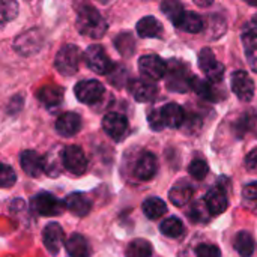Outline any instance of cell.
Returning a JSON list of instances; mask_svg holds the SVG:
<instances>
[{"label": "cell", "mask_w": 257, "mask_h": 257, "mask_svg": "<svg viewBox=\"0 0 257 257\" xmlns=\"http://www.w3.org/2000/svg\"><path fill=\"white\" fill-rule=\"evenodd\" d=\"M77 29L84 36L102 38L107 32V23L93 6L84 5L77 14Z\"/></svg>", "instance_id": "1"}, {"label": "cell", "mask_w": 257, "mask_h": 257, "mask_svg": "<svg viewBox=\"0 0 257 257\" xmlns=\"http://www.w3.org/2000/svg\"><path fill=\"white\" fill-rule=\"evenodd\" d=\"M81 59H83V53L80 51V48L77 45L68 44L57 51L54 59V66L60 74L69 77L78 71Z\"/></svg>", "instance_id": "2"}, {"label": "cell", "mask_w": 257, "mask_h": 257, "mask_svg": "<svg viewBox=\"0 0 257 257\" xmlns=\"http://www.w3.org/2000/svg\"><path fill=\"white\" fill-rule=\"evenodd\" d=\"M191 75L188 74V66L179 60H172L167 65L166 72V86L172 92L184 93L190 89Z\"/></svg>", "instance_id": "3"}, {"label": "cell", "mask_w": 257, "mask_h": 257, "mask_svg": "<svg viewBox=\"0 0 257 257\" xmlns=\"http://www.w3.org/2000/svg\"><path fill=\"white\" fill-rule=\"evenodd\" d=\"M30 208L39 215L44 217H57L65 211V203L60 202L51 193H38L30 200Z\"/></svg>", "instance_id": "4"}, {"label": "cell", "mask_w": 257, "mask_h": 257, "mask_svg": "<svg viewBox=\"0 0 257 257\" xmlns=\"http://www.w3.org/2000/svg\"><path fill=\"white\" fill-rule=\"evenodd\" d=\"M83 57H84V62H86L87 68L92 69L96 74L105 75V74H110L111 69L114 68L111 60H110V57L107 56L105 50L101 45H90V47H87V50L83 54Z\"/></svg>", "instance_id": "5"}, {"label": "cell", "mask_w": 257, "mask_h": 257, "mask_svg": "<svg viewBox=\"0 0 257 257\" xmlns=\"http://www.w3.org/2000/svg\"><path fill=\"white\" fill-rule=\"evenodd\" d=\"M44 45V33L39 29H30L24 33H21L15 42L14 48L21 56H30L38 53Z\"/></svg>", "instance_id": "6"}, {"label": "cell", "mask_w": 257, "mask_h": 257, "mask_svg": "<svg viewBox=\"0 0 257 257\" xmlns=\"http://www.w3.org/2000/svg\"><path fill=\"white\" fill-rule=\"evenodd\" d=\"M199 66L211 83H220L224 77V65L217 60L214 51L208 47L202 48L199 53Z\"/></svg>", "instance_id": "7"}, {"label": "cell", "mask_w": 257, "mask_h": 257, "mask_svg": "<svg viewBox=\"0 0 257 257\" xmlns=\"http://www.w3.org/2000/svg\"><path fill=\"white\" fill-rule=\"evenodd\" d=\"M139 69L146 77V80H161L166 77L167 72V63L157 54H146L142 56L139 60Z\"/></svg>", "instance_id": "8"}, {"label": "cell", "mask_w": 257, "mask_h": 257, "mask_svg": "<svg viewBox=\"0 0 257 257\" xmlns=\"http://www.w3.org/2000/svg\"><path fill=\"white\" fill-rule=\"evenodd\" d=\"M63 167L77 176L87 170V158L80 146L71 145L63 149Z\"/></svg>", "instance_id": "9"}, {"label": "cell", "mask_w": 257, "mask_h": 257, "mask_svg": "<svg viewBox=\"0 0 257 257\" xmlns=\"http://www.w3.org/2000/svg\"><path fill=\"white\" fill-rule=\"evenodd\" d=\"M105 89L104 86L98 81V80H84V81H78L74 87V93L77 96V99L80 102L84 104H95L98 102L102 95H104Z\"/></svg>", "instance_id": "10"}, {"label": "cell", "mask_w": 257, "mask_h": 257, "mask_svg": "<svg viewBox=\"0 0 257 257\" xmlns=\"http://www.w3.org/2000/svg\"><path fill=\"white\" fill-rule=\"evenodd\" d=\"M232 92L244 102H248L254 96V81L245 71H236L230 77Z\"/></svg>", "instance_id": "11"}, {"label": "cell", "mask_w": 257, "mask_h": 257, "mask_svg": "<svg viewBox=\"0 0 257 257\" xmlns=\"http://www.w3.org/2000/svg\"><path fill=\"white\" fill-rule=\"evenodd\" d=\"M102 128L108 137L119 142L128 133V120L120 113H108L102 119Z\"/></svg>", "instance_id": "12"}, {"label": "cell", "mask_w": 257, "mask_h": 257, "mask_svg": "<svg viewBox=\"0 0 257 257\" xmlns=\"http://www.w3.org/2000/svg\"><path fill=\"white\" fill-rule=\"evenodd\" d=\"M128 90L137 102H149V101L155 99V96L158 93L157 84H154L151 80H145V78H137V80L130 81Z\"/></svg>", "instance_id": "13"}, {"label": "cell", "mask_w": 257, "mask_h": 257, "mask_svg": "<svg viewBox=\"0 0 257 257\" xmlns=\"http://www.w3.org/2000/svg\"><path fill=\"white\" fill-rule=\"evenodd\" d=\"M42 239L45 248L51 254H57L65 244V233L59 223H48L42 232Z\"/></svg>", "instance_id": "14"}, {"label": "cell", "mask_w": 257, "mask_h": 257, "mask_svg": "<svg viewBox=\"0 0 257 257\" xmlns=\"http://www.w3.org/2000/svg\"><path fill=\"white\" fill-rule=\"evenodd\" d=\"M158 170V161L157 157L151 152H145L140 155V158L136 163L134 167V175L140 181H151Z\"/></svg>", "instance_id": "15"}, {"label": "cell", "mask_w": 257, "mask_h": 257, "mask_svg": "<svg viewBox=\"0 0 257 257\" xmlns=\"http://www.w3.org/2000/svg\"><path fill=\"white\" fill-rule=\"evenodd\" d=\"M203 202H205V205H206V208H208V211H209L211 215H220V214H223L227 209V205H229L226 191L221 187L211 188L206 193Z\"/></svg>", "instance_id": "16"}, {"label": "cell", "mask_w": 257, "mask_h": 257, "mask_svg": "<svg viewBox=\"0 0 257 257\" xmlns=\"http://www.w3.org/2000/svg\"><path fill=\"white\" fill-rule=\"evenodd\" d=\"M81 130V117L77 113L66 111L56 120V131L63 137H72Z\"/></svg>", "instance_id": "17"}, {"label": "cell", "mask_w": 257, "mask_h": 257, "mask_svg": "<svg viewBox=\"0 0 257 257\" xmlns=\"http://www.w3.org/2000/svg\"><path fill=\"white\" fill-rule=\"evenodd\" d=\"M63 203H65V208L77 217H86L92 209L90 200L80 193H72V194L66 196Z\"/></svg>", "instance_id": "18"}, {"label": "cell", "mask_w": 257, "mask_h": 257, "mask_svg": "<svg viewBox=\"0 0 257 257\" xmlns=\"http://www.w3.org/2000/svg\"><path fill=\"white\" fill-rule=\"evenodd\" d=\"M20 164L24 173H27L32 178H39L44 172L42 158L35 151H24L20 157Z\"/></svg>", "instance_id": "19"}, {"label": "cell", "mask_w": 257, "mask_h": 257, "mask_svg": "<svg viewBox=\"0 0 257 257\" xmlns=\"http://www.w3.org/2000/svg\"><path fill=\"white\" fill-rule=\"evenodd\" d=\"M161 116H163L164 126H169V128H179L185 122V113L182 107L175 102L164 105L161 108Z\"/></svg>", "instance_id": "20"}, {"label": "cell", "mask_w": 257, "mask_h": 257, "mask_svg": "<svg viewBox=\"0 0 257 257\" xmlns=\"http://www.w3.org/2000/svg\"><path fill=\"white\" fill-rule=\"evenodd\" d=\"M65 247L69 257H89L90 254V245L87 239L80 233L71 235L65 242Z\"/></svg>", "instance_id": "21"}, {"label": "cell", "mask_w": 257, "mask_h": 257, "mask_svg": "<svg viewBox=\"0 0 257 257\" xmlns=\"http://www.w3.org/2000/svg\"><path fill=\"white\" fill-rule=\"evenodd\" d=\"M36 96L45 107H54V105H59L62 102L63 89L56 86V84H47L38 90Z\"/></svg>", "instance_id": "22"}, {"label": "cell", "mask_w": 257, "mask_h": 257, "mask_svg": "<svg viewBox=\"0 0 257 257\" xmlns=\"http://www.w3.org/2000/svg\"><path fill=\"white\" fill-rule=\"evenodd\" d=\"M137 33L142 38H161L163 26L155 17H143L137 23Z\"/></svg>", "instance_id": "23"}, {"label": "cell", "mask_w": 257, "mask_h": 257, "mask_svg": "<svg viewBox=\"0 0 257 257\" xmlns=\"http://www.w3.org/2000/svg\"><path fill=\"white\" fill-rule=\"evenodd\" d=\"M42 167L47 175L57 176L63 167V149L54 148L51 152H48L45 158H42Z\"/></svg>", "instance_id": "24"}, {"label": "cell", "mask_w": 257, "mask_h": 257, "mask_svg": "<svg viewBox=\"0 0 257 257\" xmlns=\"http://www.w3.org/2000/svg\"><path fill=\"white\" fill-rule=\"evenodd\" d=\"M175 26L179 30H184L188 33H199L203 29V20L197 14L187 11L181 15V18L175 23Z\"/></svg>", "instance_id": "25"}, {"label": "cell", "mask_w": 257, "mask_h": 257, "mask_svg": "<svg viewBox=\"0 0 257 257\" xmlns=\"http://www.w3.org/2000/svg\"><path fill=\"white\" fill-rule=\"evenodd\" d=\"M193 197V187L185 184V182H181L178 185H175L170 193H169V199L170 202L175 205V206H184L187 205Z\"/></svg>", "instance_id": "26"}, {"label": "cell", "mask_w": 257, "mask_h": 257, "mask_svg": "<svg viewBox=\"0 0 257 257\" xmlns=\"http://www.w3.org/2000/svg\"><path fill=\"white\" fill-rule=\"evenodd\" d=\"M142 209L149 220H158L167 212V205L160 197H149L143 202Z\"/></svg>", "instance_id": "27"}, {"label": "cell", "mask_w": 257, "mask_h": 257, "mask_svg": "<svg viewBox=\"0 0 257 257\" xmlns=\"http://www.w3.org/2000/svg\"><path fill=\"white\" fill-rule=\"evenodd\" d=\"M233 247L241 257H251L254 253V239L248 232H239L233 239Z\"/></svg>", "instance_id": "28"}, {"label": "cell", "mask_w": 257, "mask_h": 257, "mask_svg": "<svg viewBox=\"0 0 257 257\" xmlns=\"http://www.w3.org/2000/svg\"><path fill=\"white\" fill-rule=\"evenodd\" d=\"M190 89H193L199 96L205 98V99H209V101H217L218 95L214 89V84L209 83V81H205L199 77H191L190 80Z\"/></svg>", "instance_id": "29"}, {"label": "cell", "mask_w": 257, "mask_h": 257, "mask_svg": "<svg viewBox=\"0 0 257 257\" xmlns=\"http://www.w3.org/2000/svg\"><path fill=\"white\" fill-rule=\"evenodd\" d=\"M126 257H151L152 256V245L146 239H134L130 242L125 251Z\"/></svg>", "instance_id": "30"}, {"label": "cell", "mask_w": 257, "mask_h": 257, "mask_svg": "<svg viewBox=\"0 0 257 257\" xmlns=\"http://www.w3.org/2000/svg\"><path fill=\"white\" fill-rule=\"evenodd\" d=\"M160 230L167 238H179L184 235V223L176 217H170L161 223Z\"/></svg>", "instance_id": "31"}, {"label": "cell", "mask_w": 257, "mask_h": 257, "mask_svg": "<svg viewBox=\"0 0 257 257\" xmlns=\"http://www.w3.org/2000/svg\"><path fill=\"white\" fill-rule=\"evenodd\" d=\"M18 15V3L14 0H0V26L12 21Z\"/></svg>", "instance_id": "32"}, {"label": "cell", "mask_w": 257, "mask_h": 257, "mask_svg": "<svg viewBox=\"0 0 257 257\" xmlns=\"http://www.w3.org/2000/svg\"><path fill=\"white\" fill-rule=\"evenodd\" d=\"M161 11L166 14V17H167L173 24H175V23L181 18V15L185 12L184 8H182V5H181L179 2H175V0L163 2V3H161Z\"/></svg>", "instance_id": "33"}, {"label": "cell", "mask_w": 257, "mask_h": 257, "mask_svg": "<svg viewBox=\"0 0 257 257\" xmlns=\"http://www.w3.org/2000/svg\"><path fill=\"white\" fill-rule=\"evenodd\" d=\"M242 41L245 44V47L248 45H256L257 44V15H254L245 26L242 30Z\"/></svg>", "instance_id": "34"}, {"label": "cell", "mask_w": 257, "mask_h": 257, "mask_svg": "<svg viewBox=\"0 0 257 257\" xmlns=\"http://www.w3.org/2000/svg\"><path fill=\"white\" fill-rule=\"evenodd\" d=\"M117 50L123 54V56H130L134 53V39L130 33H120L116 41H114Z\"/></svg>", "instance_id": "35"}, {"label": "cell", "mask_w": 257, "mask_h": 257, "mask_svg": "<svg viewBox=\"0 0 257 257\" xmlns=\"http://www.w3.org/2000/svg\"><path fill=\"white\" fill-rule=\"evenodd\" d=\"M208 172H209L208 164H206V161H203V160H194V161L188 166V173H190L194 179H197V181H203V179L206 178Z\"/></svg>", "instance_id": "36"}, {"label": "cell", "mask_w": 257, "mask_h": 257, "mask_svg": "<svg viewBox=\"0 0 257 257\" xmlns=\"http://www.w3.org/2000/svg\"><path fill=\"white\" fill-rule=\"evenodd\" d=\"M17 175L11 166L0 164V188H9L15 184Z\"/></svg>", "instance_id": "37"}, {"label": "cell", "mask_w": 257, "mask_h": 257, "mask_svg": "<svg viewBox=\"0 0 257 257\" xmlns=\"http://www.w3.org/2000/svg\"><path fill=\"white\" fill-rule=\"evenodd\" d=\"M209 217H211V214H209V211H208V208H206V205H205L203 200L194 203V206L191 208V220L193 221H196V223H205V221L209 220Z\"/></svg>", "instance_id": "38"}, {"label": "cell", "mask_w": 257, "mask_h": 257, "mask_svg": "<svg viewBox=\"0 0 257 257\" xmlns=\"http://www.w3.org/2000/svg\"><path fill=\"white\" fill-rule=\"evenodd\" d=\"M196 257H221L220 248L212 244H200L196 248Z\"/></svg>", "instance_id": "39"}, {"label": "cell", "mask_w": 257, "mask_h": 257, "mask_svg": "<svg viewBox=\"0 0 257 257\" xmlns=\"http://www.w3.org/2000/svg\"><path fill=\"white\" fill-rule=\"evenodd\" d=\"M148 120H149V126L154 130V131H161L164 126V122H163V116H161V110H152L148 116Z\"/></svg>", "instance_id": "40"}, {"label": "cell", "mask_w": 257, "mask_h": 257, "mask_svg": "<svg viewBox=\"0 0 257 257\" xmlns=\"http://www.w3.org/2000/svg\"><path fill=\"white\" fill-rule=\"evenodd\" d=\"M242 196L244 199H248V200H257V182H251L247 187H244Z\"/></svg>", "instance_id": "41"}, {"label": "cell", "mask_w": 257, "mask_h": 257, "mask_svg": "<svg viewBox=\"0 0 257 257\" xmlns=\"http://www.w3.org/2000/svg\"><path fill=\"white\" fill-rule=\"evenodd\" d=\"M245 167L248 170H257V148L250 151L245 157Z\"/></svg>", "instance_id": "42"}, {"label": "cell", "mask_w": 257, "mask_h": 257, "mask_svg": "<svg viewBox=\"0 0 257 257\" xmlns=\"http://www.w3.org/2000/svg\"><path fill=\"white\" fill-rule=\"evenodd\" d=\"M21 107H23V98H21V96H15V98H12L11 102H9L8 113H9V114H15V113L20 111Z\"/></svg>", "instance_id": "43"}]
</instances>
